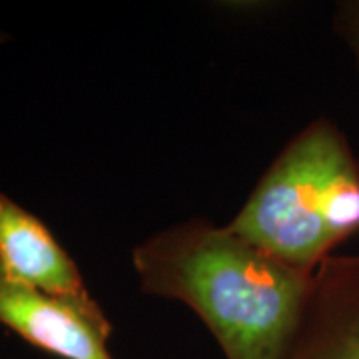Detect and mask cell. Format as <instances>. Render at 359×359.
<instances>
[{"label": "cell", "instance_id": "1", "mask_svg": "<svg viewBox=\"0 0 359 359\" xmlns=\"http://www.w3.org/2000/svg\"><path fill=\"white\" fill-rule=\"evenodd\" d=\"M132 264L146 294L202 318L226 359H280L313 276L204 218L150 236Z\"/></svg>", "mask_w": 359, "mask_h": 359}, {"label": "cell", "instance_id": "2", "mask_svg": "<svg viewBox=\"0 0 359 359\" xmlns=\"http://www.w3.org/2000/svg\"><path fill=\"white\" fill-rule=\"evenodd\" d=\"M228 226L285 266L313 273L359 233V160L344 132L325 118L308 124Z\"/></svg>", "mask_w": 359, "mask_h": 359}, {"label": "cell", "instance_id": "3", "mask_svg": "<svg viewBox=\"0 0 359 359\" xmlns=\"http://www.w3.org/2000/svg\"><path fill=\"white\" fill-rule=\"evenodd\" d=\"M0 323L30 346L60 359H114L106 346L112 325L102 308L44 294L2 269Z\"/></svg>", "mask_w": 359, "mask_h": 359}, {"label": "cell", "instance_id": "4", "mask_svg": "<svg viewBox=\"0 0 359 359\" xmlns=\"http://www.w3.org/2000/svg\"><path fill=\"white\" fill-rule=\"evenodd\" d=\"M280 359H359V254L318 266Z\"/></svg>", "mask_w": 359, "mask_h": 359}, {"label": "cell", "instance_id": "5", "mask_svg": "<svg viewBox=\"0 0 359 359\" xmlns=\"http://www.w3.org/2000/svg\"><path fill=\"white\" fill-rule=\"evenodd\" d=\"M0 269L40 292L100 308L74 259L34 214L0 192Z\"/></svg>", "mask_w": 359, "mask_h": 359}, {"label": "cell", "instance_id": "6", "mask_svg": "<svg viewBox=\"0 0 359 359\" xmlns=\"http://www.w3.org/2000/svg\"><path fill=\"white\" fill-rule=\"evenodd\" d=\"M335 30L353 54L359 72V0L341 2L335 13Z\"/></svg>", "mask_w": 359, "mask_h": 359}]
</instances>
